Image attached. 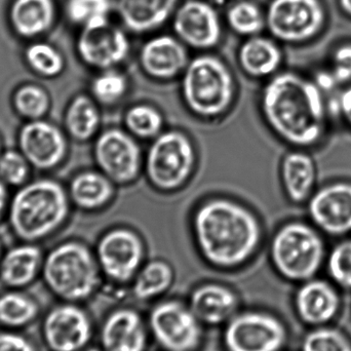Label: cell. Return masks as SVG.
Wrapping results in <instances>:
<instances>
[{"mask_svg":"<svg viewBox=\"0 0 351 351\" xmlns=\"http://www.w3.org/2000/svg\"><path fill=\"white\" fill-rule=\"evenodd\" d=\"M261 110L270 129L295 147H311L325 136L327 107L322 88L301 74H276L262 92Z\"/></svg>","mask_w":351,"mask_h":351,"instance_id":"obj_1","label":"cell"},{"mask_svg":"<svg viewBox=\"0 0 351 351\" xmlns=\"http://www.w3.org/2000/svg\"><path fill=\"white\" fill-rule=\"evenodd\" d=\"M193 233L206 263L222 270L241 267L255 255L262 230L255 214L226 198H214L196 210Z\"/></svg>","mask_w":351,"mask_h":351,"instance_id":"obj_2","label":"cell"},{"mask_svg":"<svg viewBox=\"0 0 351 351\" xmlns=\"http://www.w3.org/2000/svg\"><path fill=\"white\" fill-rule=\"evenodd\" d=\"M69 212L64 188L51 180H39L23 187L10 206L12 230L25 241H38L59 228Z\"/></svg>","mask_w":351,"mask_h":351,"instance_id":"obj_3","label":"cell"},{"mask_svg":"<svg viewBox=\"0 0 351 351\" xmlns=\"http://www.w3.org/2000/svg\"><path fill=\"white\" fill-rule=\"evenodd\" d=\"M181 88L186 107L202 119L225 114L234 101L232 73L222 60L212 55L198 56L189 61Z\"/></svg>","mask_w":351,"mask_h":351,"instance_id":"obj_4","label":"cell"},{"mask_svg":"<svg viewBox=\"0 0 351 351\" xmlns=\"http://www.w3.org/2000/svg\"><path fill=\"white\" fill-rule=\"evenodd\" d=\"M43 276L49 288L63 300L84 302L101 286V272L96 256L76 241L63 243L47 256Z\"/></svg>","mask_w":351,"mask_h":351,"instance_id":"obj_5","label":"cell"},{"mask_svg":"<svg viewBox=\"0 0 351 351\" xmlns=\"http://www.w3.org/2000/svg\"><path fill=\"white\" fill-rule=\"evenodd\" d=\"M326 257L324 239L308 224L290 222L280 227L270 245L276 271L289 282L313 280Z\"/></svg>","mask_w":351,"mask_h":351,"instance_id":"obj_6","label":"cell"},{"mask_svg":"<svg viewBox=\"0 0 351 351\" xmlns=\"http://www.w3.org/2000/svg\"><path fill=\"white\" fill-rule=\"evenodd\" d=\"M195 160V149L187 135L164 132L154 139L146 154V177L160 191H176L191 177Z\"/></svg>","mask_w":351,"mask_h":351,"instance_id":"obj_7","label":"cell"},{"mask_svg":"<svg viewBox=\"0 0 351 351\" xmlns=\"http://www.w3.org/2000/svg\"><path fill=\"white\" fill-rule=\"evenodd\" d=\"M287 341L284 322L261 309L239 311L223 326L222 343L226 351H282Z\"/></svg>","mask_w":351,"mask_h":351,"instance_id":"obj_8","label":"cell"},{"mask_svg":"<svg viewBox=\"0 0 351 351\" xmlns=\"http://www.w3.org/2000/svg\"><path fill=\"white\" fill-rule=\"evenodd\" d=\"M147 323L150 336L162 351H197L204 341V326L188 303L178 299L156 303Z\"/></svg>","mask_w":351,"mask_h":351,"instance_id":"obj_9","label":"cell"},{"mask_svg":"<svg viewBox=\"0 0 351 351\" xmlns=\"http://www.w3.org/2000/svg\"><path fill=\"white\" fill-rule=\"evenodd\" d=\"M327 10L322 0H271L265 14L270 34L286 43H303L325 28Z\"/></svg>","mask_w":351,"mask_h":351,"instance_id":"obj_10","label":"cell"},{"mask_svg":"<svg viewBox=\"0 0 351 351\" xmlns=\"http://www.w3.org/2000/svg\"><path fill=\"white\" fill-rule=\"evenodd\" d=\"M96 258L103 276L112 284H132L144 265L145 245L141 237L128 228L105 233L97 245Z\"/></svg>","mask_w":351,"mask_h":351,"instance_id":"obj_11","label":"cell"},{"mask_svg":"<svg viewBox=\"0 0 351 351\" xmlns=\"http://www.w3.org/2000/svg\"><path fill=\"white\" fill-rule=\"evenodd\" d=\"M94 156L101 172L114 184L133 183L141 172V150L129 132L114 128L103 132L95 143Z\"/></svg>","mask_w":351,"mask_h":351,"instance_id":"obj_12","label":"cell"},{"mask_svg":"<svg viewBox=\"0 0 351 351\" xmlns=\"http://www.w3.org/2000/svg\"><path fill=\"white\" fill-rule=\"evenodd\" d=\"M76 49L86 65L103 71L125 62L131 45L125 31L108 19L82 27Z\"/></svg>","mask_w":351,"mask_h":351,"instance_id":"obj_13","label":"cell"},{"mask_svg":"<svg viewBox=\"0 0 351 351\" xmlns=\"http://www.w3.org/2000/svg\"><path fill=\"white\" fill-rule=\"evenodd\" d=\"M94 328L88 313L66 303L49 311L43 323V336L53 351H82L92 340Z\"/></svg>","mask_w":351,"mask_h":351,"instance_id":"obj_14","label":"cell"},{"mask_svg":"<svg viewBox=\"0 0 351 351\" xmlns=\"http://www.w3.org/2000/svg\"><path fill=\"white\" fill-rule=\"evenodd\" d=\"M173 29L184 45L196 49H212L222 36L218 12L204 0H187L178 6Z\"/></svg>","mask_w":351,"mask_h":351,"instance_id":"obj_15","label":"cell"},{"mask_svg":"<svg viewBox=\"0 0 351 351\" xmlns=\"http://www.w3.org/2000/svg\"><path fill=\"white\" fill-rule=\"evenodd\" d=\"M315 226L332 237L351 232V183L335 182L317 190L308 200Z\"/></svg>","mask_w":351,"mask_h":351,"instance_id":"obj_16","label":"cell"},{"mask_svg":"<svg viewBox=\"0 0 351 351\" xmlns=\"http://www.w3.org/2000/svg\"><path fill=\"white\" fill-rule=\"evenodd\" d=\"M149 328L143 315L133 307H119L108 313L100 329L104 351H147Z\"/></svg>","mask_w":351,"mask_h":351,"instance_id":"obj_17","label":"cell"},{"mask_svg":"<svg viewBox=\"0 0 351 351\" xmlns=\"http://www.w3.org/2000/svg\"><path fill=\"white\" fill-rule=\"evenodd\" d=\"M19 144L29 164L40 170L57 167L67 152L65 137L60 130L41 121H32L23 127Z\"/></svg>","mask_w":351,"mask_h":351,"instance_id":"obj_18","label":"cell"},{"mask_svg":"<svg viewBox=\"0 0 351 351\" xmlns=\"http://www.w3.org/2000/svg\"><path fill=\"white\" fill-rule=\"evenodd\" d=\"M187 303L204 327L224 326L241 311L237 293L220 282H204L195 287Z\"/></svg>","mask_w":351,"mask_h":351,"instance_id":"obj_19","label":"cell"},{"mask_svg":"<svg viewBox=\"0 0 351 351\" xmlns=\"http://www.w3.org/2000/svg\"><path fill=\"white\" fill-rule=\"evenodd\" d=\"M142 70L150 77L170 80L183 73L189 60L184 43L171 35H158L144 43L140 49Z\"/></svg>","mask_w":351,"mask_h":351,"instance_id":"obj_20","label":"cell"},{"mask_svg":"<svg viewBox=\"0 0 351 351\" xmlns=\"http://www.w3.org/2000/svg\"><path fill=\"white\" fill-rule=\"evenodd\" d=\"M295 309L303 323L321 326L337 315L340 299L335 289L325 280L304 282L295 296Z\"/></svg>","mask_w":351,"mask_h":351,"instance_id":"obj_21","label":"cell"},{"mask_svg":"<svg viewBox=\"0 0 351 351\" xmlns=\"http://www.w3.org/2000/svg\"><path fill=\"white\" fill-rule=\"evenodd\" d=\"M179 0H117V12L125 27L142 34L162 27L177 10Z\"/></svg>","mask_w":351,"mask_h":351,"instance_id":"obj_22","label":"cell"},{"mask_svg":"<svg viewBox=\"0 0 351 351\" xmlns=\"http://www.w3.org/2000/svg\"><path fill=\"white\" fill-rule=\"evenodd\" d=\"M55 19L53 0H14L10 5V25L23 38L45 34L53 26Z\"/></svg>","mask_w":351,"mask_h":351,"instance_id":"obj_23","label":"cell"},{"mask_svg":"<svg viewBox=\"0 0 351 351\" xmlns=\"http://www.w3.org/2000/svg\"><path fill=\"white\" fill-rule=\"evenodd\" d=\"M317 175L313 158L305 152L296 150L282 160V185L289 199L294 204H303L313 196Z\"/></svg>","mask_w":351,"mask_h":351,"instance_id":"obj_24","label":"cell"},{"mask_svg":"<svg viewBox=\"0 0 351 351\" xmlns=\"http://www.w3.org/2000/svg\"><path fill=\"white\" fill-rule=\"evenodd\" d=\"M282 53L278 43L267 37H249L239 49L241 69L252 77L274 75L282 65Z\"/></svg>","mask_w":351,"mask_h":351,"instance_id":"obj_25","label":"cell"},{"mask_svg":"<svg viewBox=\"0 0 351 351\" xmlns=\"http://www.w3.org/2000/svg\"><path fill=\"white\" fill-rule=\"evenodd\" d=\"M175 282V271L164 260L144 263L132 282V294L136 300H158L170 291Z\"/></svg>","mask_w":351,"mask_h":351,"instance_id":"obj_26","label":"cell"},{"mask_svg":"<svg viewBox=\"0 0 351 351\" xmlns=\"http://www.w3.org/2000/svg\"><path fill=\"white\" fill-rule=\"evenodd\" d=\"M114 195V183L102 172L80 173L72 180L70 196L76 206L94 210L108 204Z\"/></svg>","mask_w":351,"mask_h":351,"instance_id":"obj_27","label":"cell"},{"mask_svg":"<svg viewBox=\"0 0 351 351\" xmlns=\"http://www.w3.org/2000/svg\"><path fill=\"white\" fill-rule=\"evenodd\" d=\"M41 263V253L33 245H22L10 250L0 265V278L6 286L21 288L30 284Z\"/></svg>","mask_w":351,"mask_h":351,"instance_id":"obj_28","label":"cell"},{"mask_svg":"<svg viewBox=\"0 0 351 351\" xmlns=\"http://www.w3.org/2000/svg\"><path fill=\"white\" fill-rule=\"evenodd\" d=\"M100 123V112L95 100L80 95L71 101L66 112L65 125L73 139L82 142L92 139Z\"/></svg>","mask_w":351,"mask_h":351,"instance_id":"obj_29","label":"cell"},{"mask_svg":"<svg viewBox=\"0 0 351 351\" xmlns=\"http://www.w3.org/2000/svg\"><path fill=\"white\" fill-rule=\"evenodd\" d=\"M125 125L128 132L139 139H156L162 133L164 117L156 107L140 104L125 112Z\"/></svg>","mask_w":351,"mask_h":351,"instance_id":"obj_30","label":"cell"},{"mask_svg":"<svg viewBox=\"0 0 351 351\" xmlns=\"http://www.w3.org/2000/svg\"><path fill=\"white\" fill-rule=\"evenodd\" d=\"M226 20L231 30L243 36H255L266 26L263 12L250 0H241L232 4L227 10Z\"/></svg>","mask_w":351,"mask_h":351,"instance_id":"obj_31","label":"cell"},{"mask_svg":"<svg viewBox=\"0 0 351 351\" xmlns=\"http://www.w3.org/2000/svg\"><path fill=\"white\" fill-rule=\"evenodd\" d=\"M38 306L26 295L10 292L0 296V324L6 327L20 328L36 317Z\"/></svg>","mask_w":351,"mask_h":351,"instance_id":"obj_32","label":"cell"},{"mask_svg":"<svg viewBox=\"0 0 351 351\" xmlns=\"http://www.w3.org/2000/svg\"><path fill=\"white\" fill-rule=\"evenodd\" d=\"M128 90V78L125 74L114 69L103 70L90 84L93 98L105 106H111L123 100Z\"/></svg>","mask_w":351,"mask_h":351,"instance_id":"obj_33","label":"cell"},{"mask_svg":"<svg viewBox=\"0 0 351 351\" xmlns=\"http://www.w3.org/2000/svg\"><path fill=\"white\" fill-rule=\"evenodd\" d=\"M25 59L29 67L40 76L53 77L65 67L62 53L47 43H34L27 47Z\"/></svg>","mask_w":351,"mask_h":351,"instance_id":"obj_34","label":"cell"},{"mask_svg":"<svg viewBox=\"0 0 351 351\" xmlns=\"http://www.w3.org/2000/svg\"><path fill=\"white\" fill-rule=\"evenodd\" d=\"M112 0H66L65 12L68 20L78 26L108 20Z\"/></svg>","mask_w":351,"mask_h":351,"instance_id":"obj_35","label":"cell"},{"mask_svg":"<svg viewBox=\"0 0 351 351\" xmlns=\"http://www.w3.org/2000/svg\"><path fill=\"white\" fill-rule=\"evenodd\" d=\"M14 104L19 114L26 119L37 121L49 110V99L43 88L28 84L16 90L14 97Z\"/></svg>","mask_w":351,"mask_h":351,"instance_id":"obj_36","label":"cell"},{"mask_svg":"<svg viewBox=\"0 0 351 351\" xmlns=\"http://www.w3.org/2000/svg\"><path fill=\"white\" fill-rule=\"evenodd\" d=\"M302 351H351L348 338L331 328H319L309 332L302 341Z\"/></svg>","mask_w":351,"mask_h":351,"instance_id":"obj_37","label":"cell"},{"mask_svg":"<svg viewBox=\"0 0 351 351\" xmlns=\"http://www.w3.org/2000/svg\"><path fill=\"white\" fill-rule=\"evenodd\" d=\"M328 270L339 286L351 290V239L341 241L332 250Z\"/></svg>","mask_w":351,"mask_h":351,"instance_id":"obj_38","label":"cell"},{"mask_svg":"<svg viewBox=\"0 0 351 351\" xmlns=\"http://www.w3.org/2000/svg\"><path fill=\"white\" fill-rule=\"evenodd\" d=\"M28 160L23 154L6 152L0 156V179L2 182L18 186L28 177Z\"/></svg>","mask_w":351,"mask_h":351,"instance_id":"obj_39","label":"cell"},{"mask_svg":"<svg viewBox=\"0 0 351 351\" xmlns=\"http://www.w3.org/2000/svg\"><path fill=\"white\" fill-rule=\"evenodd\" d=\"M330 74L336 84H351V43H343L334 51Z\"/></svg>","mask_w":351,"mask_h":351,"instance_id":"obj_40","label":"cell"},{"mask_svg":"<svg viewBox=\"0 0 351 351\" xmlns=\"http://www.w3.org/2000/svg\"><path fill=\"white\" fill-rule=\"evenodd\" d=\"M0 351H35L34 346L23 336L0 333Z\"/></svg>","mask_w":351,"mask_h":351,"instance_id":"obj_41","label":"cell"},{"mask_svg":"<svg viewBox=\"0 0 351 351\" xmlns=\"http://www.w3.org/2000/svg\"><path fill=\"white\" fill-rule=\"evenodd\" d=\"M339 110L351 129V84L342 92L339 98Z\"/></svg>","mask_w":351,"mask_h":351,"instance_id":"obj_42","label":"cell"},{"mask_svg":"<svg viewBox=\"0 0 351 351\" xmlns=\"http://www.w3.org/2000/svg\"><path fill=\"white\" fill-rule=\"evenodd\" d=\"M6 204V190L4 188L2 181H0V218H1L2 214H3L4 208H5Z\"/></svg>","mask_w":351,"mask_h":351,"instance_id":"obj_43","label":"cell"},{"mask_svg":"<svg viewBox=\"0 0 351 351\" xmlns=\"http://www.w3.org/2000/svg\"><path fill=\"white\" fill-rule=\"evenodd\" d=\"M340 8L343 10L344 14L351 18V0H338Z\"/></svg>","mask_w":351,"mask_h":351,"instance_id":"obj_44","label":"cell"},{"mask_svg":"<svg viewBox=\"0 0 351 351\" xmlns=\"http://www.w3.org/2000/svg\"><path fill=\"white\" fill-rule=\"evenodd\" d=\"M82 351H104L102 350V348H86V350Z\"/></svg>","mask_w":351,"mask_h":351,"instance_id":"obj_45","label":"cell"}]
</instances>
